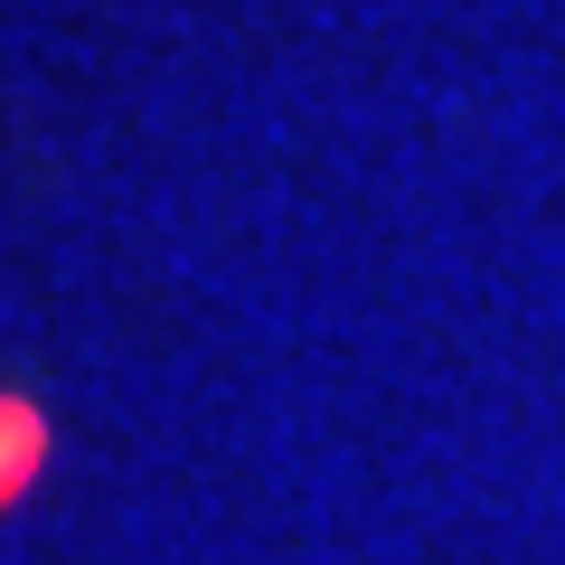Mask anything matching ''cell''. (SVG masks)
<instances>
[{
  "label": "cell",
  "mask_w": 565,
  "mask_h": 565,
  "mask_svg": "<svg viewBox=\"0 0 565 565\" xmlns=\"http://www.w3.org/2000/svg\"><path fill=\"white\" fill-rule=\"evenodd\" d=\"M29 462H39V415L0 396V500H10V490L29 481Z\"/></svg>",
  "instance_id": "obj_1"
}]
</instances>
